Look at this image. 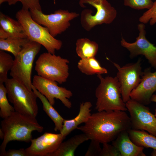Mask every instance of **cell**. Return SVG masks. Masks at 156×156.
Returning <instances> with one entry per match:
<instances>
[{"label": "cell", "instance_id": "obj_1", "mask_svg": "<svg viewBox=\"0 0 156 156\" xmlns=\"http://www.w3.org/2000/svg\"><path fill=\"white\" fill-rule=\"evenodd\" d=\"M126 111H102L93 113L84 125L78 127L89 140L103 144L112 142L122 132L131 129Z\"/></svg>", "mask_w": 156, "mask_h": 156}, {"label": "cell", "instance_id": "obj_2", "mask_svg": "<svg viewBox=\"0 0 156 156\" xmlns=\"http://www.w3.org/2000/svg\"><path fill=\"white\" fill-rule=\"evenodd\" d=\"M1 129L4 133L0 146V155L6 151L7 144L10 141H17L29 142L32 139V132L40 133L43 127L38 122L36 118L27 116L14 111L1 121Z\"/></svg>", "mask_w": 156, "mask_h": 156}, {"label": "cell", "instance_id": "obj_3", "mask_svg": "<svg viewBox=\"0 0 156 156\" xmlns=\"http://www.w3.org/2000/svg\"><path fill=\"white\" fill-rule=\"evenodd\" d=\"M100 83L95 91L96 99L95 108L98 112L119 110L127 109L121 95L120 85L116 76L103 77L98 75Z\"/></svg>", "mask_w": 156, "mask_h": 156}, {"label": "cell", "instance_id": "obj_4", "mask_svg": "<svg viewBox=\"0 0 156 156\" xmlns=\"http://www.w3.org/2000/svg\"><path fill=\"white\" fill-rule=\"evenodd\" d=\"M15 17L21 23L28 38L43 46L47 52L55 54L60 50L62 42L51 35L48 29L39 24L32 18L28 10L21 9L16 13Z\"/></svg>", "mask_w": 156, "mask_h": 156}, {"label": "cell", "instance_id": "obj_5", "mask_svg": "<svg viewBox=\"0 0 156 156\" xmlns=\"http://www.w3.org/2000/svg\"><path fill=\"white\" fill-rule=\"evenodd\" d=\"M9 101L15 111L36 118L38 111V98L34 92L13 78H8L4 83Z\"/></svg>", "mask_w": 156, "mask_h": 156}, {"label": "cell", "instance_id": "obj_6", "mask_svg": "<svg viewBox=\"0 0 156 156\" xmlns=\"http://www.w3.org/2000/svg\"><path fill=\"white\" fill-rule=\"evenodd\" d=\"M41 45L29 41L21 51L14 57L10 75L23 84L29 89L32 90L31 76L34 60L40 51Z\"/></svg>", "mask_w": 156, "mask_h": 156}, {"label": "cell", "instance_id": "obj_7", "mask_svg": "<svg viewBox=\"0 0 156 156\" xmlns=\"http://www.w3.org/2000/svg\"><path fill=\"white\" fill-rule=\"evenodd\" d=\"M69 60L59 55L45 52L41 54L35 63L38 75L62 84L69 76Z\"/></svg>", "mask_w": 156, "mask_h": 156}, {"label": "cell", "instance_id": "obj_8", "mask_svg": "<svg viewBox=\"0 0 156 156\" xmlns=\"http://www.w3.org/2000/svg\"><path fill=\"white\" fill-rule=\"evenodd\" d=\"M86 4L94 7L96 11L94 14L90 13L88 9L81 12V25L86 31H90L98 25L109 24L116 16V10L107 0H79V4L81 7L85 8Z\"/></svg>", "mask_w": 156, "mask_h": 156}, {"label": "cell", "instance_id": "obj_9", "mask_svg": "<svg viewBox=\"0 0 156 156\" xmlns=\"http://www.w3.org/2000/svg\"><path fill=\"white\" fill-rule=\"evenodd\" d=\"M33 19L39 24L47 28L52 36L55 37L67 29L70 21L79 16L75 12L59 9L53 13L46 14L37 9L29 10Z\"/></svg>", "mask_w": 156, "mask_h": 156}, {"label": "cell", "instance_id": "obj_10", "mask_svg": "<svg viewBox=\"0 0 156 156\" xmlns=\"http://www.w3.org/2000/svg\"><path fill=\"white\" fill-rule=\"evenodd\" d=\"M131 129L145 131L156 136V117L145 105L130 99L126 103Z\"/></svg>", "mask_w": 156, "mask_h": 156}, {"label": "cell", "instance_id": "obj_11", "mask_svg": "<svg viewBox=\"0 0 156 156\" xmlns=\"http://www.w3.org/2000/svg\"><path fill=\"white\" fill-rule=\"evenodd\" d=\"M141 62L139 59L135 63L127 64L122 67L113 63L118 70L116 77L120 85L122 99L125 103L131 99V92L141 81L143 73Z\"/></svg>", "mask_w": 156, "mask_h": 156}, {"label": "cell", "instance_id": "obj_12", "mask_svg": "<svg viewBox=\"0 0 156 156\" xmlns=\"http://www.w3.org/2000/svg\"><path fill=\"white\" fill-rule=\"evenodd\" d=\"M57 83L38 75L34 76L32 81L35 88L46 98L52 105L55 104V99H58L66 107L71 108L72 104L69 99L72 96V92L65 88L58 86Z\"/></svg>", "mask_w": 156, "mask_h": 156}, {"label": "cell", "instance_id": "obj_13", "mask_svg": "<svg viewBox=\"0 0 156 156\" xmlns=\"http://www.w3.org/2000/svg\"><path fill=\"white\" fill-rule=\"evenodd\" d=\"M138 28L139 33L135 42L129 43L122 37L121 44L129 51L131 57L139 55H144L151 66L156 69V47L146 38L144 24H139Z\"/></svg>", "mask_w": 156, "mask_h": 156}, {"label": "cell", "instance_id": "obj_14", "mask_svg": "<svg viewBox=\"0 0 156 156\" xmlns=\"http://www.w3.org/2000/svg\"><path fill=\"white\" fill-rule=\"evenodd\" d=\"M65 138L60 133L45 132L31 139L30 145L25 149L27 156H47L58 148Z\"/></svg>", "mask_w": 156, "mask_h": 156}, {"label": "cell", "instance_id": "obj_15", "mask_svg": "<svg viewBox=\"0 0 156 156\" xmlns=\"http://www.w3.org/2000/svg\"><path fill=\"white\" fill-rule=\"evenodd\" d=\"M156 92V71L152 72L151 69H146L143 72L140 82L131 92L130 97L144 105L150 102L153 94Z\"/></svg>", "mask_w": 156, "mask_h": 156}, {"label": "cell", "instance_id": "obj_16", "mask_svg": "<svg viewBox=\"0 0 156 156\" xmlns=\"http://www.w3.org/2000/svg\"><path fill=\"white\" fill-rule=\"evenodd\" d=\"M120 152L121 156H146L144 148L135 144L129 137L128 131L121 132L112 144Z\"/></svg>", "mask_w": 156, "mask_h": 156}, {"label": "cell", "instance_id": "obj_17", "mask_svg": "<svg viewBox=\"0 0 156 156\" xmlns=\"http://www.w3.org/2000/svg\"><path fill=\"white\" fill-rule=\"evenodd\" d=\"M92 106V104L89 101L81 103L78 115L72 119L64 120L62 128L60 131L64 137L65 138L80 124L84 123L88 120L92 114L90 109Z\"/></svg>", "mask_w": 156, "mask_h": 156}, {"label": "cell", "instance_id": "obj_18", "mask_svg": "<svg viewBox=\"0 0 156 156\" xmlns=\"http://www.w3.org/2000/svg\"><path fill=\"white\" fill-rule=\"evenodd\" d=\"M89 140L88 138L84 133L75 135L62 142L55 151L47 156H74L77 147Z\"/></svg>", "mask_w": 156, "mask_h": 156}, {"label": "cell", "instance_id": "obj_19", "mask_svg": "<svg viewBox=\"0 0 156 156\" xmlns=\"http://www.w3.org/2000/svg\"><path fill=\"white\" fill-rule=\"evenodd\" d=\"M0 28L8 34L9 37L27 38L21 24L18 20H15L1 12Z\"/></svg>", "mask_w": 156, "mask_h": 156}, {"label": "cell", "instance_id": "obj_20", "mask_svg": "<svg viewBox=\"0 0 156 156\" xmlns=\"http://www.w3.org/2000/svg\"><path fill=\"white\" fill-rule=\"evenodd\" d=\"M32 89L41 101L43 110L53 122L55 131H60L62 128L64 119L53 107L46 98L40 93L32 85Z\"/></svg>", "mask_w": 156, "mask_h": 156}, {"label": "cell", "instance_id": "obj_21", "mask_svg": "<svg viewBox=\"0 0 156 156\" xmlns=\"http://www.w3.org/2000/svg\"><path fill=\"white\" fill-rule=\"evenodd\" d=\"M128 132L131 139L137 145L156 150V136L143 130L131 129Z\"/></svg>", "mask_w": 156, "mask_h": 156}, {"label": "cell", "instance_id": "obj_22", "mask_svg": "<svg viewBox=\"0 0 156 156\" xmlns=\"http://www.w3.org/2000/svg\"><path fill=\"white\" fill-rule=\"evenodd\" d=\"M76 45V52L81 59L95 57L99 49L96 42L87 38L78 39Z\"/></svg>", "mask_w": 156, "mask_h": 156}, {"label": "cell", "instance_id": "obj_23", "mask_svg": "<svg viewBox=\"0 0 156 156\" xmlns=\"http://www.w3.org/2000/svg\"><path fill=\"white\" fill-rule=\"evenodd\" d=\"M77 67L81 72L88 75L107 73V69L101 66L95 57L81 59L78 63Z\"/></svg>", "mask_w": 156, "mask_h": 156}, {"label": "cell", "instance_id": "obj_24", "mask_svg": "<svg viewBox=\"0 0 156 156\" xmlns=\"http://www.w3.org/2000/svg\"><path fill=\"white\" fill-rule=\"evenodd\" d=\"M29 41L28 38L10 37L0 39V50L11 53L15 57Z\"/></svg>", "mask_w": 156, "mask_h": 156}, {"label": "cell", "instance_id": "obj_25", "mask_svg": "<svg viewBox=\"0 0 156 156\" xmlns=\"http://www.w3.org/2000/svg\"><path fill=\"white\" fill-rule=\"evenodd\" d=\"M14 59L9 54L0 50V84L4 83L8 78L7 74L13 66Z\"/></svg>", "mask_w": 156, "mask_h": 156}, {"label": "cell", "instance_id": "obj_26", "mask_svg": "<svg viewBox=\"0 0 156 156\" xmlns=\"http://www.w3.org/2000/svg\"><path fill=\"white\" fill-rule=\"evenodd\" d=\"M7 91L3 84H0V116L3 119L9 116L15 111L9 103L7 96Z\"/></svg>", "mask_w": 156, "mask_h": 156}, {"label": "cell", "instance_id": "obj_27", "mask_svg": "<svg viewBox=\"0 0 156 156\" xmlns=\"http://www.w3.org/2000/svg\"><path fill=\"white\" fill-rule=\"evenodd\" d=\"M152 0H124V4L136 10L149 9L153 5Z\"/></svg>", "mask_w": 156, "mask_h": 156}, {"label": "cell", "instance_id": "obj_28", "mask_svg": "<svg viewBox=\"0 0 156 156\" xmlns=\"http://www.w3.org/2000/svg\"><path fill=\"white\" fill-rule=\"evenodd\" d=\"M139 21L144 24L147 23L149 21L151 25L156 23V0L154 2L152 7L144 12L139 18Z\"/></svg>", "mask_w": 156, "mask_h": 156}, {"label": "cell", "instance_id": "obj_29", "mask_svg": "<svg viewBox=\"0 0 156 156\" xmlns=\"http://www.w3.org/2000/svg\"><path fill=\"white\" fill-rule=\"evenodd\" d=\"M18 1L21 3L22 9L28 10L30 9H37L42 11L39 0H9L8 3L9 5H11L15 4Z\"/></svg>", "mask_w": 156, "mask_h": 156}, {"label": "cell", "instance_id": "obj_30", "mask_svg": "<svg viewBox=\"0 0 156 156\" xmlns=\"http://www.w3.org/2000/svg\"><path fill=\"white\" fill-rule=\"evenodd\" d=\"M103 144L99 156H121L118 150L112 144L108 143Z\"/></svg>", "mask_w": 156, "mask_h": 156}, {"label": "cell", "instance_id": "obj_31", "mask_svg": "<svg viewBox=\"0 0 156 156\" xmlns=\"http://www.w3.org/2000/svg\"><path fill=\"white\" fill-rule=\"evenodd\" d=\"M88 149L85 154V156H99L101 148L99 142L94 140H91Z\"/></svg>", "mask_w": 156, "mask_h": 156}, {"label": "cell", "instance_id": "obj_32", "mask_svg": "<svg viewBox=\"0 0 156 156\" xmlns=\"http://www.w3.org/2000/svg\"><path fill=\"white\" fill-rule=\"evenodd\" d=\"M0 156H27L25 149H9L0 155Z\"/></svg>", "mask_w": 156, "mask_h": 156}, {"label": "cell", "instance_id": "obj_33", "mask_svg": "<svg viewBox=\"0 0 156 156\" xmlns=\"http://www.w3.org/2000/svg\"><path fill=\"white\" fill-rule=\"evenodd\" d=\"M151 101L156 103V94H153L151 99Z\"/></svg>", "mask_w": 156, "mask_h": 156}, {"label": "cell", "instance_id": "obj_34", "mask_svg": "<svg viewBox=\"0 0 156 156\" xmlns=\"http://www.w3.org/2000/svg\"><path fill=\"white\" fill-rule=\"evenodd\" d=\"M4 137V133L1 128L0 129V139L3 140Z\"/></svg>", "mask_w": 156, "mask_h": 156}, {"label": "cell", "instance_id": "obj_35", "mask_svg": "<svg viewBox=\"0 0 156 156\" xmlns=\"http://www.w3.org/2000/svg\"><path fill=\"white\" fill-rule=\"evenodd\" d=\"M152 156H156V150L153 149L151 153Z\"/></svg>", "mask_w": 156, "mask_h": 156}, {"label": "cell", "instance_id": "obj_36", "mask_svg": "<svg viewBox=\"0 0 156 156\" xmlns=\"http://www.w3.org/2000/svg\"><path fill=\"white\" fill-rule=\"evenodd\" d=\"M9 0H0V5L1 4L5 2H8Z\"/></svg>", "mask_w": 156, "mask_h": 156}, {"label": "cell", "instance_id": "obj_37", "mask_svg": "<svg viewBox=\"0 0 156 156\" xmlns=\"http://www.w3.org/2000/svg\"><path fill=\"white\" fill-rule=\"evenodd\" d=\"M155 115L156 117V107L155 108Z\"/></svg>", "mask_w": 156, "mask_h": 156}, {"label": "cell", "instance_id": "obj_38", "mask_svg": "<svg viewBox=\"0 0 156 156\" xmlns=\"http://www.w3.org/2000/svg\"><path fill=\"white\" fill-rule=\"evenodd\" d=\"M53 2H54V3H55V0H53Z\"/></svg>", "mask_w": 156, "mask_h": 156}, {"label": "cell", "instance_id": "obj_39", "mask_svg": "<svg viewBox=\"0 0 156 156\" xmlns=\"http://www.w3.org/2000/svg\"><path fill=\"white\" fill-rule=\"evenodd\" d=\"M155 93H156V92H155Z\"/></svg>", "mask_w": 156, "mask_h": 156}]
</instances>
